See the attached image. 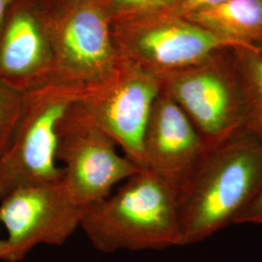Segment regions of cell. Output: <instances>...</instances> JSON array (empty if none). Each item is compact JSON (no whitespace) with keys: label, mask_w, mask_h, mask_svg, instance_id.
<instances>
[{"label":"cell","mask_w":262,"mask_h":262,"mask_svg":"<svg viewBox=\"0 0 262 262\" xmlns=\"http://www.w3.org/2000/svg\"><path fill=\"white\" fill-rule=\"evenodd\" d=\"M262 183V143L244 129L204 150L175 187L183 246L235 220Z\"/></svg>","instance_id":"cell-1"},{"label":"cell","mask_w":262,"mask_h":262,"mask_svg":"<svg viewBox=\"0 0 262 262\" xmlns=\"http://www.w3.org/2000/svg\"><path fill=\"white\" fill-rule=\"evenodd\" d=\"M80 227L103 253L183 246L175 189L141 169L110 195L83 208Z\"/></svg>","instance_id":"cell-2"},{"label":"cell","mask_w":262,"mask_h":262,"mask_svg":"<svg viewBox=\"0 0 262 262\" xmlns=\"http://www.w3.org/2000/svg\"><path fill=\"white\" fill-rule=\"evenodd\" d=\"M84 86L51 81L24 94L17 125L0 156V200L14 189L63 177L58 125Z\"/></svg>","instance_id":"cell-3"},{"label":"cell","mask_w":262,"mask_h":262,"mask_svg":"<svg viewBox=\"0 0 262 262\" xmlns=\"http://www.w3.org/2000/svg\"><path fill=\"white\" fill-rule=\"evenodd\" d=\"M117 147L78 100L71 105L58 125L56 159L66 187L81 206L110 195L113 187L142 169Z\"/></svg>","instance_id":"cell-4"},{"label":"cell","mask_w":262,"mask_h":262,"mask_svg":"<svg viewBox=\"0 0 262 262\" xmlns=\"http://www.w3.org/2000/svg\"><path fill=\"white\" fill-rule=\"evenodd\" d=\"M161 91L160 76L139 66H117L99 81L84 85L78 102L123 156L145 169L143 139Z\"/></svg>","instance_id":"cell-5"},{"label":"cell","mask_w":262,"mask_h":262,"mask_svg":"<svg viewBox=\"0 0 262 262\" xmlns=\"http://www.w3.org/2000/svg\"><path fill=\"white\" fill-rule=\"evenodd\" d=\"M0 201L7 231L3 261H20L40 245H63L81 225L84 207L62 178L19 187Z\"/></svg>","instance_id":"cell-6"},{"label":"cell","mask_w":262,"mask_h":262,"mask_svg":"<svg viewBox=\"0 0 262 262\" xmlns=\"http://www.w3.org/2000/svg\"><path fill=\"white\" fill-rule=\"evenodd\" d=\"M162 90L180 105L206 149L245 129L242 96L225 76L213 70L181 71L163 76Z\"/></svg>","instance_id":"cell-7"},{"label":"cell","mask_w":262,"mask_h":262,"mask_svg":"<svg viewBox=\"0 0 262 262\" xmlns=\"http://www.w3.org/2000/svg\"><path fill=\"white\" fill-rule=\"evenodd\" d=\"M58 42L61 56L54 66L52 81L84 86L117 66L106 16L92 4L76 7L66 16Z\"/></svg>","instance_id":"cell-8"},{"label":"cell","mask_w":262,"mask_h":262,"mask_svg":"<svg viewBox=\"0 0 262 262\" xmlns=\"http://www.w3.org/2000/svg\"><path fill=\"white\" fill-rule=\"evenodd\" d=\"M205 150L187 114L162 90L143 139L145 169L158 174L175 189Z\"/></svg>","instance_id":"cell-9"},{"label":"cell","mask_w":262,"mask_h":262,"mask_svg":"<svg viewBox=\"0 0 262 262\" xmlns=\"http://www.w3.org/2000/svg\"><path fill=\"white\" fill-rule=\"evenodd\" d=\"M28 0H13L0 29V81L21 94L47 84L53 66Z\"/></svg>","instance_id":"cell-10"},{"label":"cell","mask_w":262,"mask_h":262,"mask_svg":"<svg viewBox=\"0 0 262 262\" xmlns=\"http://www.w3.org/2000/svg\"><path fill=\"white\" fill-rule=\"evenodd\" d=\"M250 47L223 37L197 25L171 21L147 28L135 38L134 47L157 75H170L195 66L223 47Z\"/></svg>","instance_id":"cell-11"},{"label":"cell","mask_w":262,"mask_h":262,"mask_svg":"<svg viewBox=\"0 0 262 262\" xmlns=\"http://www.w3.org/2000/svg\"><path fill=\"white\" fill-rule=\"evenodd\" d=\"M188 15L197 26L236 41L247 43L262 31V0H229Z\"/></svg>","instance_id":"cell-12"},{"label":"cell","mask_w":262,"mask_h":262,"mask_svg":"<svg viewBox=\"0 0 262 262\" xmlns=\"http://www.w3.org/2000/svg\"><path fill=\"white\" fill-rule=\"evenodd\" d=\"M239 89L243 101L245 129L262 143V58L251 62Z\"/></svg>","instance_id":"cell-13"},{"label":"cell","mask_w":262,"mask_h":262,"mask_svg":"<svg viewBox=\"0 0 262 262\" xmlns=\"http://www.w3.org/2000/svg\"><path fill=\"white\" fill-rule=\"evenodd\" d=\"M24 94L0 81V156L6 149L19 120Z\"/></svg>","instance_id":"cell-14"},{"label":"cell","mask_w":262,"mask_h":262,"mask_svg":"<svg viewBox=\"0 0 262 262\" xmlns=\"http://www.w3.org/2000/svg\"><path fill=\"white\" fill-rule=\"evenodd\" d=\"M234 224L262 225V183L253 199L236 217Z\"/></svg>","instance_id":"cell-15"},{"label":"cell","mask_w":262,"mask_h":262,"mask_svg":"<svg viewBox=\"0 0 262 262\" xmlns=\"http://www.w3.org/2000/svg\"><path fill=\"white\" fill-rule=\"evenodd\" d=\"M173 0H113L114 6L121 12H138L167 5Z\"/></svg>","instance_id":"cell-16"},{"label":"cell","mask_w":262,"mask_h":262,"mask_svg":"<svg viewBox=\"0 0 262 262\" xmlns=\"http://www.w3.org/2000/svg\"><path fill=\"white\" fill-rule=\"evenodd\" d=\"M229 0H181L179 8L188 14L195 12L197 10L204 9L208 7L215 6L225 3Z\"/></svg>","instance_id":"cell-17"},{"label":"cell","mask_w":262,"mask_h":262,"mask_svg":"<svg viewBox=\"0 0 262 262\" xmlns=\"http://www.w3.org/2000/svg\"><path fill=\"white\" fill-rule=\"evenodd\" d=\"M12 1L13 0H0V29H1L2 24H3L5 16H6V13L8 11Z\"/></svg>","instance_id":"cell-18"},{"label":"cell","mask_w":262,"mask_h":262,"mask_svg":"<svg viewBox=\"0 0 262 262\" xmlns=\"http://www.w3.org/2000/svg\"><path fill=\"white\" fill-rule=\"evenodd\" d=\"M4 254H5V240L0 239V261H3Z\"/></svg>","instance_id":"cell-19"}]
</instances>
